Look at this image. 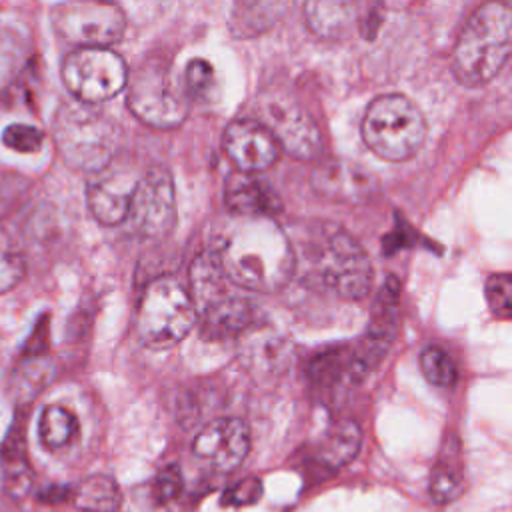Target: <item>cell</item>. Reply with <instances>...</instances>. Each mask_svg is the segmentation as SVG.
I'll return each instance as SVG.
<instances>
[{
    "label": "cell",
    "instance_id": "cell-31",
    "mask_svg": "<svg viewBox=\"0 0 512 512\" xmlns=\"http://www.w3.org/2000/svg\"><path fill=\"white\" fill-rule=\"evenodd\" d=\"M26 60V42L20 32L0 24V86L12 80Z\"/></svg>",
    "mask_w": 512,
    "mask_h": 512
},
{
    "label": "cell",
    "instance_id": "cell-24",
    "mask_svg": "<svg viewBox=\"0 0 512 512\" xmlns=\"http://www.w3.org/2000/svg\"><path fill=\"white\" fill-rule=\"evenodd\" d=\"M362 444V432L356 422L342 420L334 424L318 444L316 460L326 470H338L346 466L358 454Z\"/></svg>",
    "mask_w": 512,
    "mask_h": 512
},
{
    "label": "cell",
    "instance_id": "cell-2",
    "mask_svg": "<svg viewBox=\"0 0 512 512\" xmlns=\"http://www.w3.org/2000/svg\"><path fill=\"white\" fill-rule=\"evenodd\" d=\"M296 266L304 264L306 276L336 296L362 300L374 280V268L362 244L332 222H314L292 244Z\"/></svg>",
    "mask_w": 512,
    "mask_h": 512
},
{
    "label": "cell",
    "instance_id": "cell-3",
    "mask_svg": "<svg viewBox=\"0 0 512 512\" xmlns=\"http://www.w3.org/2000/svg\"><path fill=\"white\" fill-rule=\"evenodd\" d=\"M512 50V12L506 0L480 4L464 22L452 52V72L464 86L490 82Z\"/></svg>",
    "mask_w": 512,
    "mask_h": 512
},
{
    "label": "cell",
    "instance_id": "cell-8",
    "mask_svg": "<svg viewBox=\"0 0 512 512\" xmlns=\"http://www.w3.org/2000/svg\"><path fill=\"white\" fill-rule=\"evenodd\" d=\"M54 32L76 48H108L126 30V16L112 0H66L52 8Z\"/></svg>",
    "mask_w": 512,
    "mask_h": 512
},
{
    "label": "cell",
    "instance_id": "cell-35",
    "mask_svg": "<svg viewBox=\"0 0 512 512\" xmlns=\"http://www.w3.org/2000/svg\"><path fill=\"white\" fill-rule=\"evenodd\" d=\"M264 494V484L258 476H246L224 490L222 506H250L256 504Z\"/></svg>",
    "mask_w": 512,
    "mask_h": 512
},
{
    "label": "cell",
    "instance_id": "cell-26",
    "mask_svg": "<svg viewBox=\"0 0 512 512\" xmlns=\"http://www.w3.org/2000/svg\"><path fill=\"white\" fill-rule=\"evenodd\" d=\"M72 502L84 512H118L122 494L112 476L94 474L72 488Z\"/></svg>",
    "mask_w": 512,
    "mask_h": 512
},
{
    "label": "cell",
    "instance_id": "cell-36",
    "mask_svg": "<svg viewBox=\"0 0 512 512\" xmlns=\"http://www.w3.org/2000/svg\"><path fill=\"white\" fill-rule=\"evenodd\" d=\"M42 140V130L30 124H10L2 132V142L16 152H36L40 150Z\"/></svg>",
    "mask_w": 512,
    "mask_h": 512
},
{
    "label": "cell",
    "instance_id": "cell-16",
    "mask_svg": "<svg viewBox=\"0 0 512 512\" xmlns=\"http://www.w3.org/2000/svg\"><path fill=\"white\" fill-rule=\"evenodd\" d=\"M312 190L332 202H366L378 188L370 170L348 160H324L310 176Z\"/></svg>",
    "mask_w": 512,
    "mask_h": 512
},
{
    "label": "cell",
    "instance_id": "cell-37",
    "mask_svg": "<svg viewBox=\"0 0 512 512\" xmlns=\"http://www.w3.org/2000/svg\"><path fill=\"white\" fill-rule=\"evenodd\" d=\"M182 490V474L176 464H168L158 470L152 482V496L158 504H166L174 500Z\"/></svg>",
    "mask_w": 512,
    "mask_h": 512
},
{
    "label": "cell",
    "instance_id": "cell-13",
    "mask_svg": "<svg viewBox=\"0 0 512 512\" xmlns=\"http://www.w3.org/2000/svg\"><path fill=\"white\" fill-rule=\"evenodd\" d=\"M398 296L400 286L394 276H390L382 288L378 290V296L372 306L368 328L358 342L354 352V362L362 376H366L390 350L394 338H396V326H398Z\"/></svg>",
    "mask_w": 512,
    "mask_h": 512
},
{
    "label": "cell",
    "instance_id": "cell-19",
    "mask_svg": "<svg viewBox=\"0 0 512 512\" xmlns=\"http://www.w3.org/2000/svg\"><path fill=\"white\" fill-rule=\"evenodd\" d=\"M230 280L224 274L214 248L210 246L202 254H198L190 266V298L196 310V316L204 310L216 306L226 300L234 292L230 290Z\"/></svg>",
    "mask_w": 512,
    "mask_h": 512
},
{
    "label": "cell",
    "instance_id": "cell-23",
    "mask_svg": "<svg viewBox=\"0 0 512 512\" xmlns=\"http://www.w3.org/2000/svg\"><path fill=\"white\" fill-rule=\"evenodd\" d=\"M286 0H234L230 30L236 38H254L270 30L284 14Z\"/></svg>",
    "mask_w": 512,
    "mask_h": 512
},
{
    "label": "cell",
    "instance_id": "cell-14",
    "mask_svg": "<svg viewBox=\"0 0 512 512\" xmlns=\"http://www.w3.org/2000/svg\"><path fill=\"white\" fill-rule=\"evenodd\" d=\"M226 156L238 168V172H264L280 156V144L272 132L254 118H238L230 122L222 136Z\"/></svg>",
    "mask_w": 512,
    "mask_h": 512
},
{
    "label": "cell",
    "instance_id": "cell-10",
    "mask_svg": "<svg viewBox=\"0 0 512 512\" xmlns=\"http://www.w3.org/2000/svg\"><path fill=\"white\" fill-rule=\"evenodd\" d=\"M130 228L142 238H164L176 224V196L164 166L146 168L134 188L126 214Z\"/></svg>",
    "mask_w": 512,
    "mask_h": 512
},
{
    "label": "cell",
    "instance_id": "cell-1",
    "mask_svg": "<svg viewBox=\"0 0 512 512\" xmlns=\"http://www.w3.org/2000/svg\"><path fill=\"white\" fill-rule=\"evenodd\" d=\"M212 248L228 280L250 292H276L296 272L292 240L272 218L240 216Z\"/></svg>",
    "mask_w": 512,
    "mask_h": 512
},
{
    "label": "cell",
    "instance_id": "cell-18",
    "mask_svg": "<svg viewBox=\"0 0 512 512\" xmlns=\"http://www.w3.org/2000/svg\"><path fill=\"white\" fill-rule=\"evenodd\" d=\"M224 204L238 216L272 218L282 210V202L274 188L254 174L236 172L224 184Z\"/></svg>",
    "mask_w": 512,
    "mask_h": 512
},
{
    "label": "cell",
    "instance_id": "cell-20",
    "mask_svg": "<svg viewBox=\"0 0 512 512\" xmlns=\"http://www.w3.org/2000/svg\"><path fill=\"white\" fill-rule=\"evenodd\" d=\"M304 22L322 40H342L358 22L356 0H304Z\"/></svg>",
    "mask_w": 512,
    "mask_h": 512
},
{
    "label": "cell",
    "instance_id": "cell-17",
    "mask_svg": "<svg viewBox=\"0 0 512 512\" xmlns=\"http://www.w3.org/2000/svg\"><path fill=\"white\" fill-rule=\"evenodd\" d=\"M238 360L252 378L272 380L290 366L292 346L272 328L254 324L238 336Z\"/></svg>",
    "mask_w": 512,
    "mask_h": 512
},
{
    "label": "cell",
    "instance_id": "cell-12",
    "mask_svg": "<svg viewBox=\"0 0 512 512\" xmlns=\"http://www.w3.org/2000/svg\"><path fill=\"white\" fill-rule=\"evenodd\" d=\"M250 450V430L240 418H216L204 424L192 440V454L210 468L230 472Z\"/></svg>",
    "mask_w": 512,
    "mask_h": 512
},
{
    "label": "cell",
    "instance_id": "cell-38",
    "mask_svg": "<svg viewBox=\"0 0 512 512\" xmlns=\"http://www.w3.org/2000/svg\"><path fill=\"white\" fill-rule=\"evenodd\" d=\"M16 194V178L0 172V206H4Z\"/></svg>",
    "mask_w": 512,
    "mask_h": 512
},
{
    "label": "cell",
    "instance_id": "cell-25",
    "mask_svg": "<svg viewBox=\"0 0 512 512\" xmlns=\"http://www.w3.org/2000/svg\"><path fill=\"white\" fill-rule=\"evenodd\" d=\"M308 376L316 386L332 388L342 380L356 382L364 378L354 362V352L348 346L328 348L316 354L308 364Z\"/></svg>",
    "mask_w": 512,
    "mask_h": 512
},
{
    "label": "cell",
    "instance_id": "cell-33",
    "mask_svg": "<svg viewBox=\"0 0 512 512\" xmlns=\"http://www.w3.org/2000/svg\"><path fill=\"white\" fill-rule=\"evenodd\" d=\"M486 302L490 312L500 318L508 320L512 312V278L506 272L492 274L486 280Z\"/></svg>",
    "mask_w": 512,
    "mask_h": 512
},
{
    "label": "cell",
    "instance_id": "cell-32",
    "mask_svg": "<svg viewBox=\"0 0 512 512\" xmlns=\"http://www.w3.org/2000/svg\"><path fill=\"white\" fill-rule=\"evenodd\" d=\"M24 276V258L12 234L0 224V294L14 288Z\"/></svg>",
    "mask_w": 512,
    "mask_h": 512
},
{
    "label": "cell",
    "instance_id": "cell-4",
    "mask_svg": "<svg viewBox=\"0 0 512 512\" xmlns=\"http://www.w3.org/2000/svg\"><path fill=\"white\" fill-rule=\"evenodd\" d=\"M52 136L60 158L74 170L98 172L108 166L120 150V124L80 100L64 102L52 122Z\"/></svg>",
    "mask_w": 512,
    "mask_h": 512
},
{
    "label": "cell",
    "instance_id": "cell-22",
    "mask_svg": "<svg viewBox=\"0 0 512 512\" xmlns=\"http://www.w3.org/2000/svg\"><path fill=\"white\" fill-rule=\"evenodd\" d=\"M198 316L202 320V332L208 338L240 336L244 330L254 326V306L240 294L228 296Z\"/></svg>",
    "mask_w": 512,
    "mask_h": 512
},
{
    "label": "cell",
    "instance_id": "cell-30",
    "mask_svg": "<svg viewBox=\"0 0 512 512\" xmlns=\"http://www.w3.org/2000/svg\"><path fill=\"white\" fill-rule=\"evenodd\" d=\"M420 370L424 378L438 388H450L458 380V368L454 360L438 346H426L422 350Z\"/></svg>",
    "mask_w": 512,
    "mask_h": 512
},
{
    "label": "cell",
    "instance_id": "cell-6",
    "mask_svg": "<svg viewBox=\"0 0 512 512\" xmlns=\"http://www.w3.org/2000/svg\"><path fill=\"white\" fill-rule=\"evenodd\" d=\"M194 322L192 298L176 278L160 276L146 284L136 310V334L144 346L170 348L192 330Z\"/></svg>",
    "mask_w": 512,
    "mask_h": 512
},
{
    "label": "cell",
    "instance_id": "cell-27",
    "mask_svg": "<svg viewBox=\"0 0 512 512\" xmlns=\"http://www.w3.org/2000/svg\"><path fill=\"white\" fill-rule=\"evenodd\" d=\"M78 420L76 416L58 404H50L42 410L38 422V436L44 448L60 450L68 446L78 436Z\"/></svg>",
    "mask_w": 512,
    "mask_h": 512
},
{
    "label": "cell",
    "instance_id": "cell-21",
    "mask_svg": "<svg viewBox=\"0 0 512 512\" xmlns=\"http://www.w3.org/2000/svg\"><path fill=\"white\" fill-rule=\"evenodd\" d=\"M26 416L16 414L0 446V466L4 488L12 498H24L32 486V468L26 456Z\"/></svg>",
    "mask_w": 512,
    "mask_h": 512
},
{
    "label": "cell",
    "instance_id": "cell-28",
    "mask_svg": "<svg viewBox=\"0 0 512 512\" xmlns=\"http://www.w3.org/2000/svg\"><path fill=\"white\" fill-rule=\"evenodd\" d=\"M56 376V368L48 358L42 356H26V362L14 374V390L20 402L32 400L42 388H46Z\"/></svg>",
    "mask_w": 512,
    "mask_h": 512
},
{
    "label": "cell",
    "instance_id": "cell-11",
    "mask_svg": "<svg viewBox=\"0 0 512 512\" xmlns=\"http://www.w3.org/2000/svg\"><path fill=\"white\" fill-rule=\"evenodd\" d=\"M258 116L288 154L300 160L320 156L322 136L314 118L292 98L282 94H264L258 100Z\"/></svg>",
    "mask_w": 512,
    "mask_h": 512
},
{
    "label": "cell",
    "instance_id": "cell-9",
    "mask_svg": "<svg viewBox=\"0 0 512 512\" xmlns=\"http://www.w3.org/2000/svg\"><path fill=\"white\" fill-rule=\"evenodd\" d=\"M128 70L110 48H76L62 62V82L80 102L98 104L124 90Z\"/></svg>",
    "mask_w": 512,
    "mask_h": 512
},
{
    "label": "cell",
    "instance_id": "cell-15",
    "mask_svg": "<svg viewBox=\"0 0 512 512\" xmlns=\"http://www.w3.org/2000/svg\"><path fill=\"white\" fill-rule=\"evenodd\" d=\"M112 162L94 172L96 176L88 184L86 192L92 216L104 226H116L126 220L130 200L140 178L132 168H116Z\"/></svg>",
    "mask_w": 512,
    "mask_h": 512
},
{
    "label": "cell",
    "instance_id": "cell-34",
    "mask_svg": "<svg viewBox=\"0 0 512 512\" xmlns=\"http://www.w3.org/2000/svg\"><path fill=\"white\" fill-rule=\"evenodd\" d=\"M214 80L216 76L210 62H206L204 58H194L188 62L186 74H184V88L188 96L206 98L214 86Z\"/></svg>",
    "mask_w": 512,
    "mask_h": 512
},
{
    "label": "cell",
    "instance_id": "cell-29",
    "mask_svg": "<svg viewBox=\"0 0 512 512\" xmlns=\"http://www.w3.org/2000/svg\"><path fill=\"white\" fill-rule=\"evenodd\" d=\"M464 492V478L448 460H440L428 478V494L436 504H450Z\"/></svg>",
    "mask_w": 512,
    "mask_h": 512
},
{
    "label": "cell",
    "instance_id": "cell-7",
    "mask_svg": "<svg viewBox=\"0 0 512 512\" xmlns=\"http://www.w3.org/2000/svg\"><path fill=\"white\" fill-rule=\"evenodd\" d=\"M126 84V106L140 122L168 130L188 116V92L164 64L142 62Z\"/></svg>",
    "mask_w": 512,
    "mask_h": 512
},
{
    "label": "cell",
    "instance_id": "cell-5",
    "mask_svg": "<svg viewBox=\"0 0 512 512\" xmlns=\"http://www.w3.org/2000/svg\"><path fill=\"white\" fill-rule=\"evenodd\" d=\"M366 146L388 162L412 158L426 138V120L420 108L402 94L376 96L362 118Z\"/></svg>",
    "mask_w": 512,
    "mask_h": 512
}]
</instances>
